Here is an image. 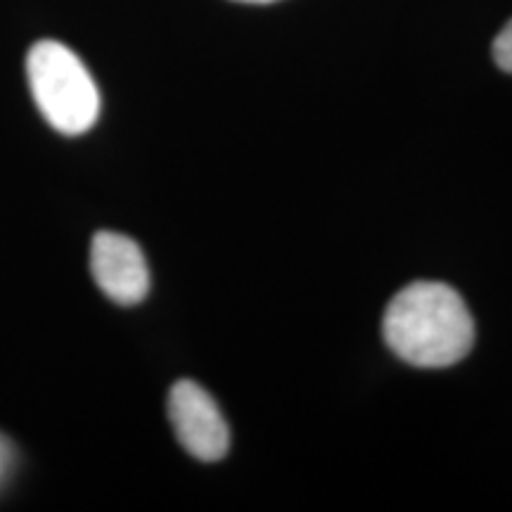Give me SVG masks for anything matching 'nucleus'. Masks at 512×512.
Masks as SVG:
<instances>
[{
    "mask_svg": "<svg viewBox=\"0 0 512 512\" xmlns=\"http://www.w3.org/2000/svg\"><path fill=\"white\" fill-rule=\"evenodd\" d=\"M494 60L503 72L512 74V19L505 24L501 34L494 41Z\"/></svg>",
    "mask_w": 512,
    "mask_h": 512,
    "instance_id": "nucleus-5",
    "label": "nucleus"
},
{
    "mask_svg": "<svg viewBox=\"0 0 512 512\" xmlns=\"http://www.w3.org/2000/svg\"><path fill=\"white\" fill-rule=\"evenodd\" d=\"M384 339L415 368H448L470 354L475 320L463 297L444 283H413L384 311Z\"/></svg>",
    "mask_w": 512,
    "mask_h": 512,
    "instance_id": "nucleus-1",
    "label": "nucleus"
},
{
    "mask_svg": "<svg viewBox=\"0 0 512 512\" xmlns=\"http://www.w3.org/2000/svg\"><path fill=\"white\" fill-rule=\"evenodd\" d=\"M169 420L181 446L192 458L216 463L228 453V422L216 401L197 382L181 380L171 387Z\"/></svg>",
    "mask_w": 512,
    "mask_h": 512,
    "instance_id": "nucleus-3",
    "label": "nucleus"
},
{
    "mask_svg": "<svg viewBox=\"0 0 512 512\" xmlns=\"http://www.w3.org/2000/svg\"><path fill=\"white\" fill-rule=\"evenodd\" d=\"M93 280L112 302L133 306L150 290V268L136 242L126 235L102 230L91 245Z\"/></svg>",
    "mask_w": 512,
    "mask_h": 512,
    "instance_id": "nucleus-4",
    "label": "nucleus"
},
{
    "mask_svg": "<svg viewBox=\"0 0 512 512\" xmlns=\"http://www.w3.org/2000/svg\"><path fill=\"white\" fill-rule=\"evenodd\" d=\"M27 76L38 110L64 136H81L100 114V93L91 72L72 50L41 41L29 50Z\"/></svg>",
    "mask_w": 512,
    "mask_h": 512,
    "instance_id": "nucleus-2",
    "label": "nucleus"
},
{
    "mask_svg": "<svg viewBox=\"0 0 512 512\" xmlns=\"http://www.w3.org/2000/svg\"><path fill=\"white\" fill-rule=\"evenodd\" d=\"M238 3H275V0H238Z\"/></svg>",
    "mask_w": 512,
    "mask_h": 512,
    "instance_id": "nucleus-6",
    "label": "nucleus"
}]
</instances>
